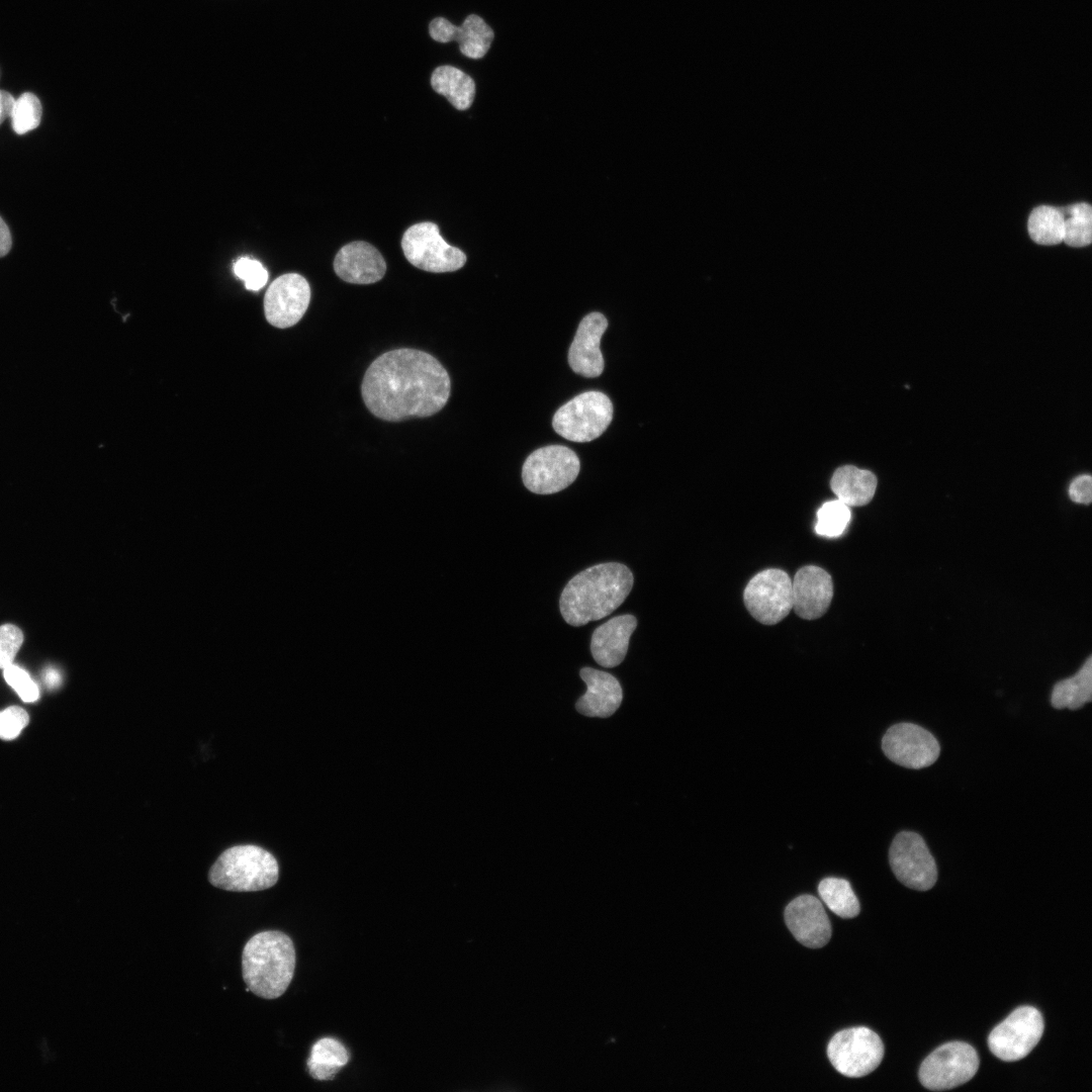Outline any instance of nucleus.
<instances>
[{"label":"nucleus","instance_id":"1","mask_svg":"<svg viewBox=\"0 0 1092 1092\" xmlns=\"http://www.w3.org/2000/svg\"><path fill=\"white\" fill-rule=\"evenodd\" d=\"M450 391V377L443 365L429 353L411 348L377 357L361 385L366 407L388 422L433 416L445 406Z\"/></svg>","mask_w":1092,"mask_h":1092},{"label":"nucleus","instance_id":"2","mask_svg":"<svg viewBox=\"0 0 1092 1092\" xmlns=\"http://www.w3.org/2000/svg\"><path fill=\"white\" fill-rule=\"evenodd\" d=\"M631 570L619 562L590 566L574 575L559 599L560 613L571 626H583L612 614L630 594Z\"/></svg>","mask_w":1092,"mask_h":1092},{"label":"nucleus","instance_id":"3","mask_svg":"<svg viewBox=\"0 0 1092 1092\" xmlns=\"http://www.w3.org/2000/svg\"><path fill=\"white\" fill-rule=\"evenodd\" d=\"M296 953L291 938L278 930L252 936L242 953V975L252 993L264 999L283 995L293 978Z\"/></svg>","mask_w":1092,"mask_h":1092},{"label":"nucleus","instance_id":"4","mask_svg":"<svg viewBox=\"0 0 1092 1092\" xmlns=\"http://www.w3.org/2000/svg\"><path fill=\"white\" fill-rule=\"evenodd\" d=\"M279 878L275 856L253 844L225 849L211 866L210 884L232 892H255L273 887Z\"/></svg>","mask_w":1092,"mask_h":1092},{"label":"nucleus","instance_id":"5","mask_svg":"<svg viewBox=\"0 0 1092 1092\" xmlns=\"http://www.w3.org/2000/svg\"><path fill=\"white\" fill-rule=\"evenodd\" d=\"M613 403L597 390L582 392L560 406L552 426L561 437L573 442H590L600 437L612 422Z\"/></svg>","mask_w":1092,"mask_h":1092},{"label":"nucleus","instance_id":"6","mask_svg":"<svg viewBox=\"0 0 1092 1092\" xmlns=\"http://www.w3.org/2000/svg\"><path fill=\"white\" fill-rule=\"evenodd\" d=\"M580 462L568 447L550 445L532 452L522 468L525 486L538 494L558 492L569 486L577 477Z\"/></svg>","mask_w":1092,"mask_h":1092},{"label":"nucleus","instance_id":"7","mask_svg":"<svg viewBox=\"0 0 1092 1092\" xmlns=\"http://www.w3.org/2000/svg\"><path fill=\"white\" fill-rule=\"evenodd\" d=\"M827 1056L838 1073L859 1078L869 1075L881 1064L884 1044L872 1029L852 1027L833 1035L827 1046Z\"/></svg>","mask_w":1092,"mask_h":1092},{"label":"nucleus","instance_id":"8","mask_svg":"<svg viewBox=\"0 0 1092 1092\" xmlns=\"http://www.w3.org/2000/svg\"><path fill=\"white\" fill-rule=\"evenodd\" d=\"M976 1050L963 1041H950L938 1046L925 1058L919 1069V1080L929 1090L941 1091L970 1081L978 1071Z\"/></svg>","mask_w":1092,"mask_h":1092},{"label":"nucleus","instance_id":"9","mask_svg":"<svg viewBox=\"0 0 1092 1092\" xmlns=\"http://www.w3.org/2000/svg\"><path fill=\"white\" fill-rule=\"evenodd\" d=\"M401 248L412 265L428 272H453L466 263V255L448 245L441 237L439 226L430 221L410 226L402 236Z\"/></svg>","mask_w":1092,"mask_h":1092},{"label":"nucleus","instance_id":"10","mask_svg":"<svg viewBox=\"0 0 1092 1092\" xmlns=\"http://www.w3.org/2000/svg\"><path fill=\"white\" fill-rule=\"evenodd\" d=\"M1044 1030L1040 1012L1020 1006L995 1026L988 1036L991 1053L1005 1062L1025 1058L1038 1043Z\"/></svg>","mask_w":1092,"mask_h":1092},{"label":"nucleus","instance_id":"11","mask_svg":"<svg viewBox=\"0 0 1092 1092\" xmlns=\"http://www.w3.org/2000/svg\"><path fill=\"white\" fill-rule=\"evenodd\" d=\"M743 600L755 620L775 625L793 609L792 579L782 569H765L749 580Z\"/></svg>","mask_w":1092,"mask_h":1092},{"label":"nucleus","instance_id":"12","mask_svg":"<svg viewBox=\"0 0 1092 1092\" xmlns=\"http://www.w3.org/2000/svg\"><path fill=\"white\" fill-rule=\"evenodd\" d=\"M889 861L896 878L910 889L927 891L937 880L935 860L923 838L915 832L902 831L895 836Z\"/></svg>","mask_w":1092,"mask_h":1092},{"label":"nucleus","instance_id":"13","mask_svg":"<svg viewBox=\"0 0 1092 1092\" xmlns=\"http://www.w3.org/2000/svg\"><path fill=\"white\" fill-rule=\"evenodd\" d=\"M882 749L891 761L914 769L931 765L940 753L936 738L913 723L891 726L882 739Z\"/></svg>","mask_w":1092,"mask_h":1092},{"label":"nucleus","instance_id":"14","mask_svg":"<svg viewBox=\"0 0 1092 1092\" xmlns=\"http://www.w3.org/2000/svg\"><path fill=\"white\" fill-rule=\"evenodd\" d=\"M309 300L307 280L297 273L283 274L267 288L264 297L265 317L276 328L292 327L305 313Z\"/></svg>","mask_w":1092,"mask_h":1092},{"label":"nucleus","instance_id":"15","mask_svg":"<svg viewBox=\"0 0 1092 1092\" xmlns=\"http://www.w3.org/2000/svg\"><path fill=\"white\" fill-rule=\"evenodd\" d=\"M785 921L794 937L810 948H820L831 937V924L822 902L812 895H802L785 909Z\"/></svg>","mask_w":1092,"mask_h":1092},{"label":"nucleus","instance_id":"16","mask_svg":"<svg viewBox=\"0 0 1092 1092\" xmlns=\"http://www.w3.org/2000/svg\"><path fill=\"white\" fill-rule=\"evenodd\" d=\"M429 33L438 42H457L460 53L473 60L484 57L494 38L492 28L477 14L468 15L459 26L436 17L429 23Z\"/></svg>","mask_w":1092,"mask_h":1092},{"label":"nucleus","instance_id":"17","mask_svg":"<svg viewBox=\"0 0 1092 1092\" xmlns=\"http://www.w3.org/2000/svg\"><path fill=\"white\" fill-rule=\"evenodd\" d=\"M793 609L802 619L823 616L833 598V581L823 568L808 565L800 568L792 580Z\"/></svg>","mask_w":1092,"mask_h":1092},{"label":"nucleus","instance_id":"18","mask_svg":"<svg viewBox=\"0 0 1092 1092\" xmlns=\"http://www.w3.org/2000/svg\"><path fill=\"white\" fill-rule=\"evenodd\" d=\"M607 328L608 321L600 312H590L579 323L568 351L569 366L576 374L587 378L602 374L605 361L600 343Z\"/></svg>","mask_w":1092,"mask_h":1092},{"label":"nucleus","instance_id":"19","mask_svg":"<svg viewBox=\"0 0 1092 1092\" xmlns=\"http://www.w3.org/2000/svg\"><path fill=\"white\" fill-rule=\"evenodd\" d=\"M334 270L348 283L371 284L382 279L386 263L374 246L357 241L340 249L334 259Z\"/></svg>","mask_w":1092,"mask_h":1092},{"label":"nucleus","instance_id":"20","mask_svg":"<svg viewBox=\"0 0 1092 1092\" xmlns=\"http://www.w3.org/2000/svg\"><path fill=\"white\" fill-rule=\"evenodd\" d=\"M586 692L576 702V710L587 717L607 718L620 707L623 692L619 680L611 673L593 667L580 669Z\"/></svg>","mask_w":1092,"mask_h":1092},{"label":"nucleus","instance_id":"21","mask_svg":"<svg viewBox=\"0 0 1092 1092\" xmlns=\"http://www.w3.org/2000/svg\"><path fill=\"white\" fill-rule=\"evenodd\" d=\"M637 619L630 614L616 616L600 625L593 633L590 651L600 665L611 668L625 658L629 640L636 629Z\"/></svg>","mask_w":1092,"mask_h":1092},{"label":"nucleus","instance_id":"22","mask_svg":"<svg viewBox=\"0 0 1092 1092\" xmlns=\"http://www.w3.org/2000/svg\"><path fill=\"white\" fill-rule=\"evenodd\" d=\"M876 475L852 465L839 467L833 473L830 487L838 499L848 507L868 505L877 488Z\"/></svg>","mask_w":1092,"mask_h":1092},{"label":"nucleus","instance_id":"23","mask_svg":"<svg viewBox=\"0 0 1092 1092\" xmlns=\"http://www.w3.org/2000/svg\"><path fill=\"white\" fill-rule=\"evenodd\" d=\"M431 86L458 110L468 109L475 97V82L460 69L443 65L431 75Z\"/></svg>","mask_w":1092,"mask_h":1092},{"label":"nucleus","instance_id":"24","mask_svg":"<svg viewBox=\"0 0 1092 1092\" xmlns=\"http://www.w3.org/2000/svg\"><path fill=\"white\" fill-rule=\"evenodd\" d=\"M1092 700V657L1088 656L1082 667L1071 677L1058 681L1051 695L1056 709L1077 710Z\"/></svg>","mask_w":1092,"mask_h":1092},{"label":"nucleus","instance_id":"25","mask_svg":"<svg viewBox=\"0 0 1092 1092\" xmlns=\"http://www.w3.org/2000/svg\"><path fill=\"white\" fill-rule=\"evenodd\" d=\"M349 1062V1053L339 1040L323 1037L311 1048L307 1060L310 1076L316 1080H331Z\"/></svg>","mask_w":1092,"mask_h":1092},{"label":"nucleus","instance_id":"26","mask_svg":"<svg viewBox=\"0 0 1092 1092\" xmlns=\"http://www.w3.org/2000/svg\"><path fill=\"white\" fill-rule=\"evenodd\" d=\"M1064 214L1051 205L1035 207L1029 214L1027 230L1030 239L1043 246L1058 245L1064 239Z\"/></svg>","mask_w":1092,"mask_h":1092},{"label":"nucleus","instance_id":"27","mask_svg":"<svg viewBox=\"0 0 1092 1092\" xmlns=\"http://www.w3.org/2000/svg\"><path fill=\"white\" fill-rule=\"evenodd\" d=\"M818 894L822 902L841 918H853L859 913L858 899L849 882L844 879H823L818 885Z\"/></svg>","mask_w":1092,"mask_h":1092},{"label":"nucleus","instance_id":"28","mask_svg":"<svg viewBox=\"0 0 1092 1092\" xmlns=\"http://www.w3.org/2000/svg\"><path fill=\"white\" fill-rule=\"evenodd\" d=\"M1064 214L1063 242L1072 248L1089 246L1092 241V207L1089 203L1078 202L1060 208Z\"/></svg>","mask_w":1092,"mask_h":1092},{"label":"nucleus","instance_id":"29","mask_svg":"<svg viewBox=\"0 0 1092 1092\" xmlns=\"http://www.w3.org/2000/svg\"><path fill=\"white\" fill-rule=\"evenodd\" d=\"M850 518L849 507L839 499L826 502L817 512L815 531L821 536L838 537L846 529Z\"/></svg>","mask_w":1092,"mask_h":1092},{"label":"nucleus","instance_id":"30","mask_svg":"<svg viewBox=\"0 0 1092 1092\" xmlns=\"http://www.w3.org/2000/svg\"><path fill=\"white\" fill-rule=\"evenodd\" d=\"M41 112L40 101L34 94L30 92L21 94L14 101L10 114L13 130L17 134H24L36 128L40 123Z\"/></svg>","mask_w":1092,"mask_h":1092},{"label":"nucleus","instance_id":"31","mask_svg":"<svg viewBox=\"0 0 1092 1092\" xmlns=\"http://www.w3.org/2000/svg\"><path fill=\"white\" fill-rule=\"evenodd\" d=\"M3 670L5 680L15 690L22 701L30 703L38 699V687L31 679L27 671L13 663L6 666Z\"/></svg>","mask_w":1092,"mask_h":1092},{"label":"nucleus","instance_id":"32","mask_svg":"<svg viewBox=\"0 0 1092 1092\" xmlns=\"http://www.w3.org/2000/svg\"><path fill=\"white\" fill-rule=\"evenodd\" d=\"M235 274L244 280L245 286L249 290L261 289L268 280V272L263 265L251 258H240L234 264Z\"/></svg>","mask_w":1092,"mask_h":1092},{"label":"nucleus","instance_id":"33","mask_svg":"<svg viewBox=\"0 0 1092 1092\" xmlns=\"http://www.w3.org/2000/svg\"><path fill=\"white\" fill-rule=\"evenodd\" d=\"M22 642L23 634L18 627L11 624L0 626V668L13 663Z\"/></svg>","mask_w":1092,"mask_h":1092},{"label":"nucleus","instance_id":"34","mask_svg":"<svg viewBox=\"0 0 1092 1092\" xmlns=\"http://www.w3.org/2000/svg\"><path fill=\"white\" fill-rule=\"evenodd\" d=\"M28 723L27 713L20 707L12 706L0 712V738H16Z\"/></svg>","mask_w":1092,"mask_h":1092},{"label":"nucleus","instance_id":"35","mask_svg":"<svg viewBox=\"0 0 1092 1092\" xmlns=\"http://www.w3.org/2000/svg\"><path fill=\"white\" fill-rule=\"evenodd\" d=\"M1069 496L1077 504L1089 505L1092 500V479L1083 474L1074 478L1069 486Z\"/></svg>","mask_w":1092,"mask_h":1092},{"label":"nucleus","instance_id":"36","mask_svg":"<svg viewBox=\"0 0 1092 1092\" xmlns=\"http://www.w3.org/2000/svg\"><path fill=\"white\" fill-rule=\"evenodd\" d=\"M14 101L15 99L10 93L0 90V125L6 118L10 117Z\"/></svg>","mask_w":1092,"mask_h":1092},{"label":"nucleus","instance_id":"37","mask_svg":"<svg viewBox=\"0 0 1092 1092\" xmlns=\"http://www.w3.org/2000/svg\"><path fill=\"white\" fill-rule=\"evenodd\" d=\"M12 246L10 231L0 216V257L8 254Z\"/></svg>","mask_w":1092,"mask_h":1092},{"label":"nucleus","instance_id":"38","mask_svg":"<svg viewBox=\"0 0 1092 1092\" xmlns=\"http://www.w3.org/2000/svg\"><path fill=\"white\" fill-rule=\"evenodd\" d=\"M43 679L49 688L54 689L60 685L62 677L58 670L49 668L44 672Z\"/></svg>","mask_w":1092,"mask_h":1092}]
</instances>
